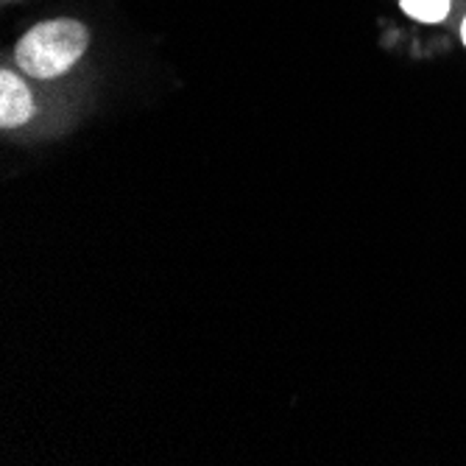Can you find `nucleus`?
<instances>
[{
	"label": "nucleus",
	"instance_id": "1",
	"mask_svg": "<svg viewBox=\"0 0 466 466\" xmlns=\"http://www.w3.org/2000/svg\"><path fill=\"white\" fill-rule=\"evenodd\" d=\"M90 46V34L78 20H48L34 25L15 48L17 65L34 78L67 73Z\"/></svg>",
	"mask_w": 466,
	"mask_h": 466
},
{
	"label": "nucleus",
	"instance_id": "2",
	"mask_svg": "<svg viewBox=\"0 0 466 466\" xmlns=\"http://www.w3.org/2000/svg\"><path fill=\"white\" fill-rule=\"evenodd\" d=\"M31 115H34V98L28 87L15 73L6 70L0 76V126L4 129H15V126L31 120Z\"/></svg>",
	"mask_w": 466,
	"mask_h": 466
},
{
	"label": "nucleus",
	"instance_id": "3",
	"mask_svg": "<svg viewBox=\"0 0 466 466\" xmlns=\"http://www.w3.org/2000/svg\"><path fill=\"white\" fill-rule=\"evenodd\" d=\"M400 6L419 23H441L450 15V0H400Z\"/></svg>",
	"mask_w": 466,
	"mask_h": 466
},
{
	"label": "nucleus",
	"instance_id": "4",
	"mask_svg": "<svg viewBox=\"0 0 466 466\" xmlns=\"http://www.w3.org/2000/svg\"><path fill=\"white\" fill-rule=\"evenodd\" d=\"M461 39H463V46H466V17H463V23H461Z\"/></svg>",
	"mask_w": 466,
	"mask_h": 466
}]
</instances>
